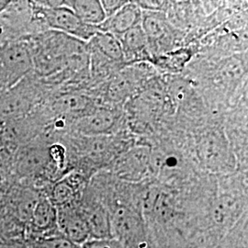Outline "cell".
<instances>
[{
  "label": "cell",
  "instance_id": "obj_1",
  "mask_svg": "<svg viewBox=\"0 0 248 248\" xmlns=\"http://www.w3.org/2000/svg\"><path fill=\"white\" fill-rule=\"evenodd\" d=\"M32 20L35 25L42 24L54 31L70 36L79 41H90L98 32L97 27L85 24L63 1L31 2Z\"/></svg>",
  "mask_w": 248,
  "mask_h": 248
},
{
  "label": "cell",
  "instance_id": "obj_2",
  "mask_svg": "<svg viewBox=\"0 0 248 248\" xmlns=\"http://www.w3.org/2000/svg\"><path fill=\"white\" fill-rule=\"evenodd\" d=\"M36 94L28 76L0 93V125L18 122L30 115L35 106Z\"/></svg>",
  "mask_w": 248,
  "mask_h": 248
},
{
  "label": "cell",
  "instance_id": "obj_3",
  "mask_svg": "<svg viewBox=\"0 0 248 248\" xmlns=\"http://www.w3.org/2000/svg\"><path fill=\"white\" fill-rule=\"evenodd\" d=\"M57 226L62 236L74 245H83L90 239L89 225L84 213L73 209L71 205L57 209Z\"/></svg>",
  "mask_w": 248,
  "mask_h": 248
},
{
  "label": "cell",
  "instance_id": "obj_4",
  "mask_svg": "<svg viewBox=\"0 0 248 248\" xmlns=\"http://www.w3.org/2000/svg\"><path fill=\"white\" fill-rule=\"evenodd\" d=\"M142 13V9L136 3L127 2L114 15L107 18L98 29L100 31L120 37L133 27L141 24Z\"/></svg>",
  "mask_w": 248,
  "mask_h": 248
},
{
  "label": "cell",
  "instance_id": "obj_5",
  "mask_svg": "<svg viewBox=\"0 0 248 248\" xmlns=\"http://www.w3.org/2000/svg\"><path fill=\"white\" fill-rule=\"evenodd\" d=\"M57 226V209L47 196H41L31 220L27 224L30 234L36 238L39 234H44Z\"/></svg>",
  "mask_w": 248,
  "mask_h": 248
},
{
  "label": "cell",
  "instance_id": "obj_6",
  "mask_svg": "<svg viewBox=\"0 0 248 248\" xmlns=\"http://www.w3.org/2000/svg\"><path fill=\"white\" fill-rule=\"evenodd\" d=\"M115 113L107 108H98L82 116L77 123L79 133L85 136L96 137L108 133L115 125Z\"/></svg>",
  "mask_w": 248,
  "mask_h": 248
},
{
  "label": "cell",
  "instance_id": "obj_7",
  "mask_svg": "<svg viewBox=\"0 0 248 248\" xmlns=\"http://www.w3.org/2000/svg\"><path fill=\"white\" fill-rule=\"evenodd\" d=\"M63 5L71 9L72 11L87 25L100 26L106 20L101 1L97 0H76L63 1Z\"/></svg>",
  "mask_w": 248,
  "mask_h": 248
},
{
  "label": "cell",
  "instance_id": "obj_8",
  "mask_svg": "<svg viewBox=\"0 0 248 248\" xmlns=\"http://www.w3.org/2000/svg\"><path fill=\"white\" fill-rule=\"evenodd\" d=\"M81 183V177L78 174L67 176L53 185L48 199L56 209L69 206L76 200Z\"/></svg>",
  "mask_w": 248,
  "mask_h": 248
},
{
  "label": "cell",
  "instance_id": "obj_9",
  "mask_svg": "<svg viewBox=\"0 0 248 248\" xmlns=\"http://www.w3.org/2000/svg\"><path fill=\"white\" fill-rule=\"evenodd\" d=\"M90 42L96 49V52L104 56L107 60L116 62L124 61L123 47L115 35L98 31Z\"/></svg>",
  "mask_w": 248,
  "mask_h": 248
},
{
  "label": "cell",
  "instance_id": "obj_10",
  "mask_svg": "<svg viewBox=\"0 0 248 248\" xmlns=\"http://www.w3.org/2000/svg\"><path fill=\"white\" fill-rule=\"evenodd\" d=\"M148 151L143 147L135 148L127 154L121 163L120 173L127 178L140 177L146 169V165L149 163Z\"/></svg>",
  "mask_w": 248,
  "mask_h": 248
},
{
  "label": "cell",
  "instance_id": "obj_11",
  "mask_svg": "<svg viewBox=\"0 0 248 248\" xmlns=\"http://www.w3.org/2000/svg\"><path fill=\"white\" fill-rule=\"evenodd\" d=\"M117 38L119 39L123 47L124 58L127 55L131 57H136L139 56V54L144 53L149 42L141 24L133 27V29L129 30L123 35Z\"/></svg>",
  "mask_w": 248,
  "mask_h": 248
},
{
  "label": "cell",
  "instance_id": "obj_12",
  "mask_svg": "<svg viewBox=\"0 0 248 248\" xmlns=\"http://www.w3.org/2000/svg\"><path fill=\"white\" fill-rule=\"evenodd\" d=\"M90 104V99L81 94H65L56 98L53 109L59 115H76L85 113Z\"/></svg>",
  "mask_w": 248,
  "mask_h": 248
},
{
  "label": "cell",
  "instance_id": "obj_13",
  "mask_svg": "<svg viewBox=\"0 0 248 248\" xmlns=\"http://www.w3.org/2000/svg\"><path fill=\"white\" fill-rule=\"evenodd\" d=\"M141 26L148 41H156L164 37L167 32V22L156 11L145 10L142 13Z\"/></svg>",
  "mask_w": 248,
  "mask_h": 248
},
{
  "label": "cell",
  "instance_id": "obj_14",
  "mask_svg": "<svg viewBox=\"0 0 248 248\" xmlns=\"http://www.w3.org/2000/svg\"><path fill=\"white\" fill-rule=\"evenodd\" d=\"M201 144V151L206 157L205 160L211 163L221 162L222 156L227 151V143L223 140L222 135L217 133L206 135Z\"/></svg>",
  "mask_w": 248,
  "mask_h": 248
},
{
  "label": "cell",
  "instance_id": "obj_15",
  "mask_svg": "<svg viewBox=\"0 0 248 248\" xmlns=\"http://www.w3.org/2000/svg\"><path fill=\"white\" fill-rule=\"evenodd\" d=\"M113 224L119 234L126 239H132L139 233L140 222L137 217L128 210L119 209L114 216Z\"/></svg>",
  "mask_w": 248,
  "mask_h": 248
},
{
  "label": "cell",
  "instance_id": "obj_16",
  "mask_svg": "<svg viewBox=\"0 0 248 248\" xmlns=\"http://www.w3.org/2000/svg\"><path fill=\"white\" fill-rule=\"evenodd\" d=\"M89 225L90 235L93 238H109L110 224L106 214L101 210H95L84 213Z\"/></svg>",
  "mask_w": 248,
  "mask_h": 248
},
{
  "label": "cell",
  "instance_id": "obj_17",
  "mask_svg": "<svg viewBox=\"0 0 248 248\" xmlns=\"http://www.w3.org/2000/svg\"><path fill=\"white\" fill-rule=\"evenodd\" d=\"M27 248H77L63 236H45L30 239Z\"/></svg>",
  "mask_w": 248,
  "mask_h": 248
},
{
  "label": "cell",
  "instance_id": "obj_18",
  "mask_svg": "<svg viewBox=\"0 0 248 248\" xmlns=\"http://www.w3.org/2000/svg\"><path fill=\"white\" fill-rule=\"evenodd\" d=\"M81 248H126L124 244L116 238H90Z\"/></svg>",
  "mask_w": 248,
  "mask_h": 248
},
{
  "label": "cell",
  "instance_id": "obj_19",
  "mask_svg": "<svg viewBox=\"0 0 248 248\" xmlns=\"http://www.w3.org/2000/svg\"><path fill=\"white\" fill-rule=\"evenodd\" d=\"M125 4H127V1H119V0L101 1V5L106 14L107 18H110L112 15H114L117 11H119L124 7Z\"/></svg>",
  "mask_w": 248,
  "mask_h": 248
},
{
  "label": "cell",
  "instance_id": "obj_20",
  "mask_svg": "<svg viewBox=\"0 0 248 248\" xmlns=\"http://www.w3.org/2000/svg\"><path fill=\"white\" fill-rule=\"evenodd\" d=\"M0 248H27L24 243L21 241H11V242H0Z\"/></svg>",
  "mask_w": 248,
  "mask_h": 248
},
{
  "label": "cell",
  "instance_id": "obj_21",
  "mask_svg": "<svg viewBox=\"0 0 248 248\" xmlns=\"http://www.w3.org/2000/svg\"><path fill=\"white\" fill-rule=\"evenodd\" d=\"M3 126L0 125V150L5 147V140H4V136H3Z\"/></svg>",
  "mask_w": 248,
  "mask_h": 248
},
{
  "label": "cell",
  "instance_id": "obj_22",
  "mask_svg": "<svg viewBox=\"0 0 248 248\" xmlns=\"http://www.w3.org/2000/svg\"><path fill=\"white\" fill-rule=\"evenodd\" d=\"M9 1H0V14L2 13V11L6 9V7L8 6Z\"/></svg>",
  "mask_w": 248,
  "mask_h": 248
},
{
  "label": "cell",
  "instance_id": "obj_23",
  "mask_svg": "<svg viewBox=\"0 0 248 248\" xmlns=\"http://www.w3.org/2000/svg\"></svg>",
  "mask_w": 248,
  "mask_h": 248
}]
</instances>
